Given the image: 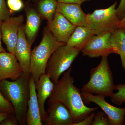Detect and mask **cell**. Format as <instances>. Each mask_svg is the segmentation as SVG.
Instances as JSON below:
<instances>
[{"instance_id": "1", "label": "cell", "mask_w": 125, "mask_h": 125, "mask_svg": "<svg viewBox=\"0 0 125 125\" xmlns=\"http://www.w3.org/2000/svg\"><path fill=\"white\" fill-rule=\"evenodd\" d=\"M71 67L55 83L48 102H58L64 104L71 113L75 123L97 111L98 108L89 107L85 105L81 90L74 84V79L71 75Z\"/></svg>"}, {"instance_id": "2", "label": "cell", "mask_w": 125, "mask_h": 125, "mask_svg": "<svg viewBox=\"0 0 125 125\" xmlns=\"http://www.w3.org/2000/svg\"><path fill=\"white\" fill-rule=\"evenodd\" d=\"M30 74L23 73L15 80H5L0 82V91L13 105L15 115L19 124H26V114L29 98Z\"/></svg>"}, {"instance_id": "3", "label": "cell", "mask_w": 125, "mask_h": 125, "mask_svg": "<svg viewBox=\"0 0 125 125\" xmlns=\"http://www.w3.org/2000/svg\"><path fill=\"white\" fill-rule=\"evenodd\" d=\"M108 56L102 57L98 65L90 72L89 81L84 84L81 92L111 97L115 90L113 75L108 62Z\"/></svg>"}, {"instance_id": "4", "label": "cell", "mask_w": 125, "mask_h": 125, "mask_svg": "<svg viewBox=\"0 0 125 125\" xmlns=\"http://www.w3.org/2000/svg\"><path fill=\"white\" fill-rule=\"evenodd\" d=\"M65 43L57 41L47 27L40 44L31 51L29 73L35 83L40 76L46 73L47 65L52 54Z\"/></svg>"}, {"instance_id": "5", "label": "cell", "mask_w": 125, "mask_h": 125, "mask_svg": "<svg viewBox=\"0 0 125 125\" xmlns=\"http://www.w3.org/2000/svg\"><path fill=\"white\" fill-rule=\"evenodd\" d=\"M80 51L79 49L65 44L59 47L52 54L47 64L46 73L54 83L71 67Z\"/></svg>"}, {"instance_id": "6", "label": "cell", "mask_w": 125, "mask_h": 125, "mask_svg": "<svg viewBox=\"0 0 125 125\" xmlns=\"http://www.w3.org/2000/svg\"><path fill=\"white\" fill-rule=\"evenodd\" d=\"M117 2L105 9L95 10L92 13L87 14V27L99 35L112 33L118 28L120 21L117 12Z\"/></svg>"}, {"instance_id": "7", "label": "cell", "mask_w": 125, "mask_h": 125, "mask_svg": "<svg viewBox=\"0 0 125 125\" xmlns=\"http://www.w3.org/2000/svg\"><path fill=\"white\" fill-rule=\"evenodd\" d=\"M111 33L93 36L81 50L83 55L97 58L112 54L118 55V50L111 42Z\"/></svg>"}, {"instance_id": "8", "label": "cell", "mask_w": 125, "mask_h": 125, "mask_svg": "<svg viewBox=\"0 0 125 125\" xmlns=\"http://www.w3.org/2000/svg\"><path fill=\"white\" fill-rule=\"evenodd\" d=\"M84 102L89 104L94 103L101 108L108 117L109 125H123L125 116V107H116L108 103L105 97L101 95L81 92Z\"/></svg>"}, {"instance_id": "9", "label": "cell", "mask_w": 125, "mask_h": 125, "mask_svg": "<svg viewBox=\"0 0 125 125\" xmlns=\"http://www.w3.org/2000/svg\"><path fill=\"white\" fill-rule=\"evenodd\" d=\"M24 21L23 15L10 17L2 21L1 38L9 52L14 54L18 39L19 29Z\"/></svg>"}, {"instance_id": "10", "label": "cell", "mask_w": 125, "mask_h": 125, "mask_svg": "<svg viewBox=\"0 0 125 125\" xmlns=\"http://www.w3.org/2000/svg\"><path fill=\"white\" fill-rule=\"evenodd\" d=\"M49 107L44 121L47 125H73L74 121L69 109L62 103L48 102Z\"/></svg>"}, {"instance_id": "11", "label": "cell", "mask_w": 125, "mask_h": 125, "mask_svg": "<svg viewBox=\"0 0 125 125\" xmlns=\"http://www.w3.org/2000/svg\"><path fill=\"white\" fill-rule=\"evenodd\" d=\"M76 27L62 14L56 11L52 20L48 22L47 27L57 41L66 44Z\"/></svg>"}, {"instance_id": "12", "label": "cell", "mask_w": 125, "mask_h": 125, "mask_svg": "<svg viewBox=\"0 0 125 125\" xmlns=\"http://www.w3.org/2000/svg\"><path fill=\"white\" fill-rule=\"evenodd\" d=\"M23 73L14 54L6 52H0V82L8 79L16 80Z\"/></svg>"}, {"instance_id": "13", "label": "cell", "mask_w": 125, "mask_h": 125, "mask_svg": "<svg viewBox=\"0 0 125 125\" xmlns=\"http://www.w3.org/2000/svg\"><path fill=\"white\" fill-rule=\"evenodd\" d=\"M24 26L21 25L19 29L18 42L14 54L22 68L23 72L29 74L31 56V47L27 41L24 32Z\"/></svg>"}, {"instance_id": "14", "label": "cell", "mask_w": 125, "mask_h": 125, "mask_svg": "<svg viewBox=\"0 0 125 125\" xmlns=\"http://www.w3.org/2000/svg\"><path fill=\"white\" fill-rule=\"evenodd\" d=\"M54 84L55 83L52 81L49 75L46 73L42 75L37 82L35 83L38 101L42 122L46 116L45 103L51 96L54 89Z\"/></svg>"}, {"instance_id": "15", "label": "cell", "mask_w": 125, "mask_h": 125, "mask_svg": "<svg viewBox=\"0 0 125 125\" xmlns=\"http://www.w3.org/2000/svg\"><path fill=\"white\" fill-rule=\"evenodd\" d=\"M29 98L26 114V124L28 125H42L35 83L31 75L29 79Z\"/></svg>"}, {"instance_id": "16", "label": "cell", "mask_w": 125, "mask_h": 125, "mask_svg": "<svg viewBox=\"0 0 125 125\" xmlns=\"http://www.w3.org/2000/svg\"><path fill=\"white\" fill-rule=\"evenodd\" d=\"M81 5L72 3H58L56 11L62 14L76 26H87V14L83 11Z\"/></svg>"}, {"instance_id": "17", "label": "cell", "mask_w": 125, "mask_h": 125, "mask_svg": "<svg viewBox=\"0 0 125 125\" xmlns=\"http://www.w3.org/2000/svg\"><path fill=\"white\" fill-rule=\"evenodd\" d=\"M25 11L27 19L24 32L29 44L31 47L41 24V16L33 7H26Z\"/></svg>"}, {"instance_id": "18", "label": "cell", "mask_w": 125, "mask_h": 125, "mask_svg": "<svg viewBox=\"0 0 125 125\" xmlns=\"http://www.w3.org/2000/svg\"><path fill=\"white\" fill-rule=\"evenodd\" d=\"M95 35L94 31L87 26H76L66 44L81 51L89 40Z\"/></svg>"}, {"instance_id": "19", "label": "cell", "mask_w": 125, "mask_h": 125, "mask_svg": "<svg viewBox=\"0 0 125 125\" xmlns=\"http://www.w3.org/2000/svg\"><path fill=\"white\" fill-rule=\"evenodd\" d=\"M111 41L118 50L122 65L125 72V33L121 28H117L112 33Z\"/></svg>"}, {"instance_id": "20", "label": "cell", "mask_w": 125, "mask_h": 125, "mask_svg": "<svg viewBox=\"0 0 125 125\" xmlns=\"http://www.w3.org/2000/svg\"><path fill=\"white\" fill-rule=\"evenodd\" d=\"M57 4V0H39L37 7L39 13L48 22H51L56 12Z\"/></svg>"}, {"instance_id": "21", "label": "cell", "mask_w": 125, "mask_h": 125, "mask_svg": "<svg viewBox=\"0 0 125 125\" xmlns=\"http://www.w3.org/2000/svg\"><path fill=\"white\" fill-rule=\"evenodd\" d=\"M115 90L117 92L113 93L110 97L111 100L115 105L120 106L125 103V84L115 85Z\"/></svg>"}, {"instance_id": "22", "label": "cell", "mask_w": 125, "mask_h": 125, "mask_svg": "<svg viewBox=\"0 0 125 125\" xmlns=\"http://www.w3.org/2000/svg\"><path fill=\"white\" fill-rule=\"evenodd\" d=\"M0 112L14 114L13 107L0 91Z\"/></svg>"}, {"instance_id": "23", "label": "cell", "mask_w": 125, "mask_h": 125, "mask_svg": "<svg viewBox=\"0 0 125 125\" xmlns=\"http://www.w3.org/2000/svg\"><path fill=\"white\" fill-rule=\"evenodd\" d=\"M92 125H109L108 117L103 111H99L95 114Z\"/></svg>"}, {"instance_id": "24", "label": "cell", "mask_w": 125, "mask_h": 125, "mask_svg": "<svg viewBox=\"0 0 125 125\" xmlns=\"http://www.w3.org/2000/svg\"><path fill=\"white\" fill-rule=\"evenodd\" d=\"M7 4L9 9L14 12L20 11L24 6L22 0H7Z\"/></svg>"}, {"instance_id": "25", "label": "cell", "mask_w": 125, "mask_h": 125, "mask_svg": "<svg viewBox=\"0 0 125 125\" xmlns=\"http://www.w3.org/2000/svg\"><path fill=\"white\" fill-rule=\"evenodd\" d=\"M11 14L5 0H0V20L4 21L10 17Z\"/></svg>"}, {"instance_id": "26", "label": "cell", "mask_w": 125, "mask_h": 125, "mask_svg": "<svg viewBox=\"0 0 125 125\" xmlns=\"http://www.w3.org/2000/svg\"><path fill=\"white\" fill-rule=\"evenodd\" d=\"M95 114V111L92 112L82 120L74 123L73 125H92Z\"/></svg>"}, {"instance_id": "27", "label": "cell", "mask_w": 125, "mask_h": 125, "mask_svg": "<svg viewBox=\"0 0 125 125\" xmlns=\"http://www.w3.org/2000/svg\"><path fill=\"white\" fill-rule=\"evenodd\" d=\"M19 125L18 121L14 114L10 115L7 118L0 123V125Z\"/></svg>"}, {"instance_id": "28", "label": "cell", "mask_w": 125, "mask_h": 125, "mask_svg": "<svg viewBox=\"0 0 125 125\" xmlns=\"http://www.w3.org/2000/svg\"><path fill=\"white\" fill-rule=\"evenodd\" d=\"M116 10L118 18L120 20L125 16V0H121Z\"/></svg>"}, {"instance_id": "29", "label": "cell", "mask_w": 125, "mask_h": 125, "mask_svg": "<svg viewBox=\"0 0 125 125\" xmlns=\"http://www.w3.org/2000/svg\"><path fill=\"white\" fill-rule=\"evenodd\" d=\"M58 3H72L81 5L83 2L90 0H57Z\"/></svg>"}, {"instance_id": "30", "label": "cell", "mask_w": 125, "mask_h": 125, "mask_svg": "<svg viewBox=\"0 0 125 125\" xmlns=\"http://www.w3.org/2000/svg\"><path fill=\"white\" fill-rule=\"evenodd\" d=\"M2 21H3L0 20V52H6L5 49L2 46V44H1V40L2 39V38H1V26Z\"/></svg>"}, {"instance_id": "31", "label": "cell", "mask_w": 125, "mask_h": 125, "mask_svg": "<svg viewBox=\"0 0 125 125\" xmlns=\"http://www.w3.org/2000/svg\"><path fill=\"white\" fill-rule=\"evenodd\" d=\"M10 114H9V113L6 112H0V123L7 118L8 116L10 115Z\"/></svg>"}, {"instance_id": "32", "label": "cell", "mask_w": 125, "mask_h": 125, "mask_svg": "<svg viewBox=\"0 0 125 125\" xmlns=\"http://www.w3.org/2000/svg\"><path fill=\"white\" fill-rule=\"evenodd\" d=\"M124 26H125V16L122 19L120 20L118 23V28H121Z\"/></svg>"}, {"instance_id": "33", "label": "cell", "mask_w": 125, "mask_h": 125, "mask_svg": "<svg viewBox=\"0 0 125 125\" xmlns=\"http://www.w3.org/2000/svg\"><path fill=\"white\" fill-rule=\"evenodd\" d=\"M39 0H28L29 1H32V2H38Z\"/></svg>"}, {"instance_id": "34", "label": "cell", "mask_w": 125, "mask_h": 125, "mask_svg": "<svg viewBox=\"0 0 125 125\" xmlns=\"http://www.w3.org/2000/svg\"><path fill=\"white\" fill-rule=\"evenodd\" d=\"M120 28H121L123 30V31L125 32V26H123V27Z\"/></svg>"}, {"instance_id": "35", "label": "cell", "mask_w": 125, "mask_h": 125, "mask_svg": "<svg viewBox=\"0 0 125 125\" xmlns=\"http://www.w3.org/2000/svg\"><path fill=\"white\" fill-rule=\"evenodd\" d=\"M123 125H125V120H124V122H123Z\"/></svg>"}]
</instances>
